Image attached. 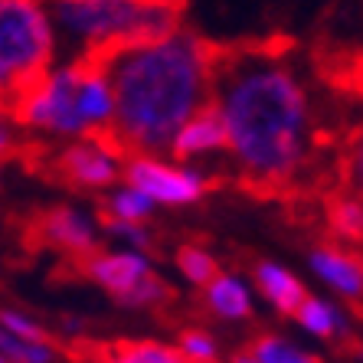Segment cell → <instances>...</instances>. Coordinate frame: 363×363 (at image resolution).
Wrapping results in <instances>:
<instances>
[{
    "instance_id": "cell-1",
    "label": "cell",
    "mask_w": 363,
    "mask_h": 363,
    "mask_svg": "<svg viewBox=\"0 0 363 363\" xmlns=\"http://www.w3.org/2000/svg\"><path fill=\"white\" fill-rule=\"evenodd\" d=\"M213 108L226 128V154L259 190L295 184L318 147V115L304 76L279 50L220 52Z\"/></svg>"
},
{
    "instance_id": "cell-2",
    "label": "cell",
    "mask_w": 363,
    "mask_h": 363,
    "mask_svg": "<svg viewBox=\"0 0 363 363\" xmlns=\"http://www.w3.org/2000/svg\"><path fill=\"white\" fill-rule=\"evenodd\" d=\"M115 92L108 141L125 157H167L186 118L213 101L220 52L194 30L135 43L99 60Z\"/></svg>"
},
{
    "instance_id": "cell-3",
    "label": "cell",
    "mask_w": 363,
    "mask_h": 363,
    "mask_svg": "<svg viewBox=\"0 0 363 363\" xmlns=\"http://www.w3.org/2000/svg\"><path fill=\"white\" fill-rule=\"evenodd\" d=\"M20 131L50 141L108 138L115 121V92L99 60H62L50 66L13 105Z\"/></svg>"
},
{
    "instance_id": "cell-4",
    "label": "cell",
    "mask_w": 363,
    "mask_h": 363,
    "mask_svg": "<svg viewBox=\"0 0 363 363\" xmlns=\"http://www.w3.org/2000/svg\"><path fill=\"white\" fill-rule=\"evenodd\" d=\"M46 7L69 60H105L180 30V0H46Z\"/></svg>"
},
{
    "instance_id": "cell-5",
    "label": "cell",
    "mask_w": 363,
    "mask_h": 363,
    "mask_svg": "<svg viewBox=\"0 0 363 363\" xmlns=\"http://www.w3.org/2000/svg\"><path fill=\"white\" fill-rule=\"evenodd\" d=\"M56 62L60 40L46 0H0V101L13 105Z\"/></svg>"
},
{
    "instance_id": "cell-6",
    "label": "cell",
    "mask_w": 363,
    "mask_h": 363,
    "mask_svg": "<svg viewBox=\"0 0 363 363\" xmlns=\"http://www.w3.org/2000/svg\"><path fill=\"white\" fill-rule=\"evenodd\" d=\"M85 279L111 295L121 308L131 311H151L170 298L167 281L157 275L151 255L138 249H99L85 259Z\"/></svg>"
},
{
    "instance_id": "cell-7",
    "label": "cell",
    "mask_w": 363,
    "mask_h": 363,
    "mask_svg": "<svg viewBox=\"0 0 363 363\" xmlns=\"http://www.w3.org/2000/svg\"><path fill=\"white\" fill-rule=\"evenodd\" d=\"M121 180L138 186L154 206H167V210L194 206L210 190V177L203 167L170 161V157H144V154L125 157Z\"/></svg>"
},
{
    "instance_id": "cell-8",
    "label": "cell",
    "mask_w": 363,
    "mask_h": 363,
    "mask_svg": "<svg viewBox=\"0 0 363 363\" xmlns=\"http://www.w3.org/2000/svg\"><path fill=\"white\" fill-rule=\"evenodd\" d=\"M56 174L69 186L85 194H108L115 184H121L125 174V154L108 138H85V141L62 144L56 154Z\"/></svg>"
},
{
    "instance_id": "cell-9",
    "label": "cell",
    "mask_w": 363,
    "mask_h": 363,
    "mask_svg": "<svg viewBox=\"0 0 363 363\" xmlns=\"http://www.w3.org/2000/svg\"><path fill=\"white\" fill-rule=\"evenodd\" d=\"M36 236L60 252L89 259L101 245V220L85 206L62 203V206H52L36 220Z\"/></svg>"
},
{
    "instance_id": "cell-10",
    "label": "cell",
    "mask_w": 363,
    "mask_h": 363,
    "mask_svg": "<svg viewBox=\"0 0 363 363\" xmlns=\"http://www.w3.org/2000/svg\"><path fill=\"white\" fill-rule=\"evenodd\" d=\"M308 269L328 291H334L344 301L363 298V259L337 242H321L308 249Z\"/></svg>"
},
{
    "instance_id": "cell-11",
    "label": "cell",
    "mask_w": 363,
    "mask_h": 363,
    "mask_svg": "<svg viewBox=\"0 0 363 363\" xmlns=\"http://www.w3.org/2000/svg\"><path fill=\"white\" fill-rule=\"evenodd\" d=\"M223 154H226V128L213 105L200 108L194 118H186V125L174 135L167 147L170 161L194 164V167H200V161H210V157H223Z\"/></svg>"
},
{
    "instance_id": "cell-12",
    "label": "cell",
    "mask_w": 363,
    "mask_h": 363,
    "mask_svg": "<svg viewBox=\"0 0 363 363\" xmlns=\"http://www.w3.org/2000/svg\"><path fill=\"white\" fill-rule=\"evenodd\" d=\"M203 304L213 318H220L226 324L249 321L255 314V291L252 281L239 275V272H216V279L203 288Z\"/></svg>"
},
{
    "instance_id": "cell-13",
    "label": "cell",
    "mask_w": 363,
    "mask_h": 363,
    "mask_svg": "<svg viewBox=\"0 0 363 363\" xmlns=\"http://www.w3.org/2000/svg\"><path fill=\"white\" fill-rule=\"evenodd\" d=\"M252 291L262 295L265 301L275 308L285 318H295V311L301 308V301L308 298V288L298 279L295 272L281 262H272V259H262V262L252 265Z\"/></svg>"
},
{
    "instance_id": "cell-14",
    "label": "cell",
    "mask_w": 363,
    "mask_h": 363,
    "mask_svg": "<svg viewBox=\"0 0 363 363\" xmlns=\"http://www.w3.org/2000/svg\"><path fill=\"white\" fill-rule=\"evenodd\" d=\"M295 321H298L301 330H308V334H314V337H321V340L347 337V330H350V318H347V311L324 295H308L304 298L301 308L295 311Z\"/></svg>"
},
{
    "instance_id": "cell-15",
    "label": "cell",
    "mask_w": 363,
    "mask_h": 363,
    "mask_svg": "<svg viewBox=\"0 0 363 363\" xmlns=\"http://www.w3.org/2000/svg\"><path fill=\"white\" fill-rule=\"evenodd\" d=\"M154 206L147 196L131 184H115L108 194L101 196V216L105 223H147L154 216Z\"/></svg>"
},
{
    "instance_id": "cell-16",
    "label": "cell",
    "mask_w": 363,
    "mask_h": 363,
    "mask_svg": "<svg viewBox=\"0 0 363 363\" xmlns=\"http://www.w3.org/2000/svg\"><path fill=\"white\" fill-rule=\"evenodd\" d=\"M99 363H184V357L164 340H115L101 347Z\"/></svg>"
},
{
    "instance_id": "cell-17",
    "label": "cell",
    "mask_w": 363,
    "mask_h": 363,
    "mask_svg": "<svg viewBox=\"0 0 363 363\" xmlns=\"http://www.w3.org/2000/svg\"><path fill=\"white\" fill-rule=\"evenodd\" d=\"M245 354L252 357V363H321L318 354L281 337V334H259L255 340L245 344Z\"/></svg>"
},
{
    "instance_id": "cell-18",
    "label": "cell",
    "mask_w": 363,
    "mask_h": 363,
    "mask_svg": "<svg viewBox=\"0 0 363 363\" xmlns=\"http://www.w3.org/2000/svg\"><path fill=\"white\" fill-rule=\"evenodd\" d=\"M328 223L334 236L340 239L337 245H363V200L357 194H340L330 200Z\"/></svg>"
},
{
    "instance_id": "cell-19",
    "label": "cell",
    "mask_w": 363,
    "mask_h": 363,
    "mask_svg": "<svg viewBox=\"0 0 363 363\" xmlns=\"http://www.w3.org/2000/svg\"><path fill=\"white\" fill-rule=\"evenodd\" d=\"M174 265H177L180 279L186 281V285L194 288H206L213 279H216V272H220V262H216V255L210 252V249H203V245H194L186 242L177 249V255H174Z\"/></svg>"
},
{
    "instance_id": "cell-20",
    "label": "cell",
    "mask_w": 363,
    "mask_h": 363,
    "mask_svg": "<svg viewBox=\"0 0 363 363\" xmlns=\"http://www.w3.org/2000/svg\"><path fill=\"white\" fill-rule=\"evenodd\" d=\"M0 357L7 363H60L52 340H23L7 330H0Z\"/></svg>"
},
{
    "instance_id": "cell-21",
    "label": "cell",
    "mask_w": 363,
    "mask_h": 363,
    "mask_svg": "<svg viewBox=\"0 0 363 363\" xmlns=\"http://www.w3.org/2000/svg\"><path fill=\"white\" fill-rule=\"evenodd\" d=\"M174 347L184 357V363H220V344L203 328H184Z\"/></svg>"
},
{
    "instance_id": "cell-22",
    "label": "cell",
    "mask_w": 363,
    "mask_h": 363,
    "mask_svg": "<svg viewBox=\"0 0 363 363\" xmlns=\"http://www.w3.org/2000/svg\"><path fill=\"white\" fill-rule=\"evenodd\" d=\"M101 236L115 239L121 249H138V252H147L154 242L147 223H105L101 220Z\"/></svg>"
},
{
    "instance_id": "cell-23",
    "label": "cell",
    "mask_w": 363,
    "mask_h": 363,
    "mask_svg": "<svg viewBox=\"0 0 363 363\" xmlns=\"http://www.w3.org/2000/svg\"><path fill=\"white\" fill-rule=\"evenodd\" d=\"M0 330L23 340H50V330L43 328L33 314L20 311V308H7V304H0Z\"/></svg>"
},
{
    "instance_id": "cell-24",
    "label": "cell",
    "mask_w": 363,
    "mask_h": 363,
    "mask_svg": "<svg viewBox=\"0 0 363 363\" xmlns=\"http://www.w3.org/2000/svg\"><path fill=\"white\" fill-rule=\"evenodd\" d=\"M344 170H347V184L350 194H357L363 200V125L357 128L350 141H347V154H344Z\"/></svg>"
},
{
    "instance_id": "cell-25",
    "label": "cell",
    "mask_w": 363,
    "mask_h": 363,
    "mask_svg": "<svg viewBox=\"0 0 363 363\" xmlns=\"http://www.w3.org/2000/svg\"><path fill=\"white\" fill-rule=\"evenodd\" d=\"M17 141H20L17 118H13V111H10V105H4V101H0V161L13 154Z\"/></svg>"
},
{
    "instance_id": "cell-26",
    "label": "cell",
    "mask_w": 363,
    "mask_h": 363,
    "mask_svg": "<svg viewBox=\"0 0 363 363\" xmlns=\"http://www.w3.org/2000/svg\"><path fill=\"white\" fill-rule=\"evenodd\" d=\"M0 363H7V360H4V357H0Z\"/></svg>"
}]
</instances>
